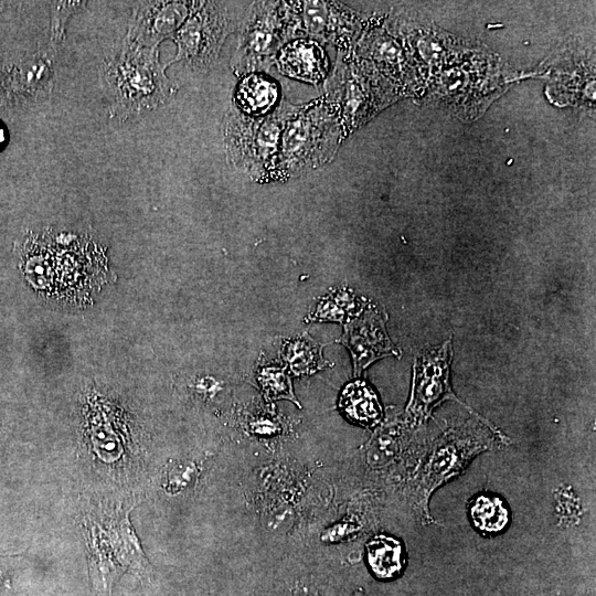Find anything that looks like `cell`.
I'll return each mask as SVG.
<instances>
[{"label": "cell", "mask_w": 596, "mask_h": 596, "mask_svg": "<svg viewBox=\"0 0 596 596\" xmlns=\"http://www.w3.org/2000/svg\"><path fill=\"white\" fill-rule=\"evenodd\" d=\"M102 86L111 118L120 120L167 104L178 86L166 75L158 47H136L121 43L99 67Z\"/></svg>", "instance_id": "cell-1"}, {"label": "cell", "mask_w": 596, "mask_h": 596, "mask_svg": "<svg viewBox=\"0 0 596 596\" xmlns=\"http://www.w3.org/2000/svg\"><path fill=\"white\" fill-rule=\"evenodd\" d=\"M341 141L334 107L321 96L307 104H290L277 160L267 181H285L330 162Z\"/></svg>", "instance_id": "cell-2"}, {"label": "cell", "mask_w": 596, "mask_h": 596, "mask_svg": "<svg viewBox=\"0 0 596 596\" xmlns=\"http://www.w3.org/2000/svg\"><path fill=\"white\" fill-rule=\"evenodd\" d=\"M290 103L286 99L265 116L241 113L233 104L225 115L222 134L228 162L255 181L266 182L273 171L280 134Z\"/></svg>", "instance_id": "cell-3"}, {"label": "cell", "mask_w": 596, "mask_h": 596, "mask_svg": "<svg viewBox=\"0 0 596 596\" xmlns=\"http://www.w3.org/2000/svg\"><path fill=\"white\" fill-rule=\"evenodd\" d=\"M294 39L297 24L291 1L252 2L238 29L231 68L240 78L267 72L279 50Z\"/></svg>", "instance_id": "cell-4"}, {"label": "cell", "mask_w": 596, "mask_h": 596, "mask_svg": "<svg viewBox=\"0 0 596 596\" xmlns=\"http://www.w3.org/2000/svg\"><path fill=\"white\" fill-rule=\"evenodd\" d=\"M100 524L87 519L91 576L99 596H111V588L127 571L150 577L151 566L129 522V511Z\"/></svg>", "instance_id": "cell-5"}, {"label": "cell", "mask_w": 596, "mask_h": 596, "mask_svg": "<svg viewBox=\"0 0 596 596\" xmlns=\"http://www.w3.org/2000/svg\"><path fill=\"white\" fill-rule=\"evenodd\" d=\"M231 32L232 20L226 2L195 1L189 17L172 36L177 54L164 66L182 62L194 71H207L217 60Z\"/></svg>", "instance_id": "cell-6"}, {"label": "cell", "mask_w": 596, "mask_h": 596, "mask_svg": "<svg viewBox=\"0 0 596 596\" xmlns=\"http://www.w3.org/2000/svg\"><path fill=\"white\" fill-rule=\"evenodd\" d=\"M487 447L485 436L467 427L448 430L438 439L422 471L418 501L424 514L428 513L432 492L459 475L469 460Z\"/></svg>", "instance_id": "cell-7"}, {"label": "cell", "mask_w": 596, "mask_h": 596, "mask_svg": "<svg viewBox=\"0 0 596 596\" xmlns=\"http://www.w3.org/2000/svg\"><path fill=\"white\" fill-rule=\"evenodd\" d=\"M451 342L428 349L417 358L414 366L413 389L407 407L415 423L425 422L435 407L446 400L460 401L455 396L449 383Z\"/></svg>", "instance_id": "cell-8"}, {"label": "cell", "mask_w": 596, "mask_h": 596, "mask_svg": "<svg viewBox=\"0 0 596 596\" xmlns=\"http://www.w3.org/2000/svg\"><path fill=\"white\" fill-rule=\"evenodd\" d=\"M195 1H137L129 19L123 44L136 47H158L172 39L189 17Z\"/></svg>", "instance_id": "cell-9"}, {"label": "cell", "mask_w": 596, "mask_h": 596, "mask_svg": "<svg viewBox=\"0 0 596 596\" xmlns=\"http://www.w3.org/2000/svg\"><path fill=\"white\" fill-rule=\"evenodd\" d=\"M386 313L369 305L361 313L349 319L338 342L347 347L353 361V374L359 376L374 361L389 355L400 356L398 349L390 340Z\"/></svg>", "instance_id": "cell-10"}, {"label": "cell", "mask_w": 596, "mask_h": 596, "mask_svg": "<svg viewBox=\"0 0 596 596\" xmlns=\"http://www.w3.org/2000/svg\"><path fill=\"white\" fill-rule=\"evenodd\" d=\"M296 18L297 39L307 38L321 43L345 46L355 28L354 14L336 1H291Z\"/></svg>", "instance_id": "cell-11"}, {"label": "cell", "mask_w": 596, "mask_h": 596, "mask_svg": "<svg viewBox=\"0 0 596 596\" xmlns=\"http://www.w3.org/2000/svg\"><path fill=\"white\" fill-rule=\"evenodd\" d=\"M275 64L283 75L315 86L327 79L329 71L324 49L319 42L307 38L287 42L279 50Z\"/></svg>", "instance_id": "cell-12"}, {"label": "cell", "mask_w": 596, "mask_h": 596, "mask_svg": "<svg viewBox=\"0 0 596 596\" xmlns=\"http://www.w3.org/2000/svg\"><path fill=\"white\" fill-rule=\"evenodd\" d=\"M55 52H38L14 64L4 76L7 95L30 99L51 91Z\"/></svg>", "instance_id": "cell-13"}, {"label": "cell", "mask_w": 596, "mask_h": 596, "mask_svg": "<svg viewBox=\"0 0 596 596\" xmlns=\"http://www.w3.org/2000/svg\"><path fill=\"white\" fill-rule=\"evenodd\" d=\"M278 99L279 87L274 78L264 73H251L240 78L232 104L245 115L259 117L273 111Z\"/></svg>", "instance_id": "cell-14"}, {"label": "cell", "mask_w": 596, "mask_h": 596, "mask_svg": "<svg viewBox=\"0 0 596 596\" xmlns=\"http://www.w3.org/2000/svg\"><path fill=\"white\" fill-rule=\"evenodd\" d=\"M339 407L350 422L363 427H373L382 418V407L376 393L361 380L344 386Z\"/></svg>", "instance_id": "cell-15"}, {"label": "cell", "mask_w": 596, "mask_h": 596, "mask_svg": "<svg viewBox=\"0 0 596 596\" xmlns=\"http://www.w3.org/2000/svg\"><path fill=\"white\" fill-rule=\"evenodd\" d=\"M365 551L368 564L377 578H393L402 572L405 563L404 550L395 538L375 535L366 543Z\"/></svg>", "instance_id": "cell-16"}, {"label": "cell", "mask_w": 596, "mask_h": 596, "mask_svg": "<svg viewBox=\"0 0 596 596\" xmlns=\"http://www.w3.org/2000/svg\"><path fill=\"white\" fill-rule=\"evenodd\" d=\"M283 358L297 376L312 374L327 364L322 358V345L308 334L288 341L284 347Z\"/></svg>", "instance_id": "cell-17"}, {"label": "cell", "mask_w": 596, "mask_h": 596, "mask_svg": "<svg viewBox=\"0 0 596 596\" xmlns=\"http://www.w3.org/2000/svg\"><path fill=\"white\" fill-rule=\"evenodd\" d=\"M470 517L475 526L483 533H498L509 522L504 502L496 496L480 494L470 504Z\"/></svg>", "instance_id": "cell-18"}, {"label": "cell", "mask_w": 596, "mask_h": 596, "mask_svg": "<svg viewBox=\"0 0 596 596\" xmlns=\"http://www.w3.org/2000/svg\"><path fill=\"white\" fill-rule=\"evenodd\" d=\"M256 379L267 400H288L300 407L292 391L290 376L285 368L277 365L262 366L256 373Z\"/></svg>", "instance_id": "cell-19"}, {"label": "cell", "mask_w": 596, "mask_h": 596, "mask_svg": "<svg viewBox=\"0 0 596 596\" xmlns=\"http://www.w3.org/2000/svg\"><path fill=\"white\" fill-rule=\"evenodd\" d=\"M87 4L86 1H51L50 45L55 52L65 40L68 19Z\"/></svg>", "instance_id": "cell-20"}, {"label": "cell", "mask_w": 596, "mask_h": 596, "mask_svg": "<svg viewBox=\"0 0 596 596\" xmlns=\"http://www.w3.org/2000/svg\"><path fill=\"white\" fill-rule=\"evenodd\" d=\"M354 297L348 290H338L323 299L310 317L313 320H333L342 322L355 307Z\"/></svg>", "instance_id": "cell-21"}, {"label": "cell", "mask_w": 596, "mask_h": 596, "mask_svg": "<svg viewBox=\"0 0 596 596\" xmlns=\"http://www.w3.org/2000/svg\"><path fill=\"white\" fill-rule=\"evenodd\" d=\"M8 139L6 127L0 123V150L4 147Z\"/></svg>", "instance_id": "cell-22"}, {"label": "cell", "mask_w": 596, "mask_h": 596, "mask_svg": "<svg viewBox=\"0 0 596 596\" xmlns=\"http://www.w3.org/2000/svg\"><path fill=\"white\" fill-rule=\"evenodd\" d=\"M295 596H318V595L313 590H310L309 588L305 587L302 589H297V593L295 594Z\"/></svg>", "instance_id": "cell-23"}, {"label": "cell", "mask_w": 596, "mask_h": 596, "mask_svg": "<svg viewBox=\"0 0 596 596\" xmlns=\"http://www.w3.org/2000/svg\"><path fill=\"white\" fill-rule=\"evenodd\" d=\"M352 596H366L365 593L363 592V589H358L353 593Z\"/></svg>", "instance_id": "cell-24"}]
</instances>
